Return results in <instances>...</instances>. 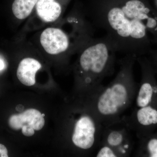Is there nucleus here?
Listing matches in <instances>:
<instances>
[{
	"mask_svg": "<svg viewBox=\"0 0 157 157\" xmlns=\"http://www.w3.org/2000/svg\"><path fill=\"white\" fill-rule=\"evenodd\" d=\"M9 127L13 130L22 129L23 135L31 137L35 134V131H40L45 125V119L42 113L35 109H26L21 113L13 114L9 117Z\"/></svg>",
	"mask_w": 157,
	"mask_h": 157,
	"instance_id": "7",
	"label": "nucleus"
},
{
	"mask_svg": "<svg viewBox=\"0 0 157 157\" xmlns=\"http://www.w3.org/2000/svg\"><path fill=\"white\" fill-rule=\"evenodd\" d=\"M117 52L105 36L92 39L82 49L76 72L78 82L89 98L103 86L104 78L114 73Z\"/></svg>",
	"mask_w": 157,
	"mask_h": 157,
	"instance_id": "3",
	"label": "nucleus"
},
{
	"mask_svg": "<svg viewBox=\"0 0 157 157\" xmlns=\"http://www.w3.org/2000/svg\"><path fill=\"white\" fill-rule=\"evenodd\" d=\"M121 121L137 139L146 137L157 130V106L135 107L130 115L123 116Z\"/></svg>",
	"mask_w": 157,
	"mask_h": 157,
	"instance_id": "5",
	"label": "nucleus"
},
{
	"mask_svg": "<svg viewBox=\"0 0 157 157\" xmlns=\"http://www.w3.org/2000/svg\"><path fill=\"white\" fill-rule=\"evenodd\" d=\"M5 67V64H4V61L0 59V71L3 70Z\"/></svg>",
	"mask_w": 157,
	"mask_h": 157,
	"instance_id": "16",
	"label": "nucleus"
},
{
	"mask_svg": "<svg viewBox=\"0 0 157 157\" xmlns=\"http://www.w3.org/2000/svg\"><path fill=\"white\" fill-rule=\"evenodd\" d=\"M149 57L147 58L155 74H157V50H151L149 52Z\"/></svg>",
	"mask_w": 157,
	"mask_h": 157,
	"instance_id": "14",
	"label": "nucleus"
},
{
	"mask_svg": "<svg viewBox=\"0 0 157 157\" xmlns=\"http://www.w3.org/2000/svg\"><path fill=\"white\" fill-rule=\"evenodd\" d=\"M136 61L140 66L141 78L135 99L136 107L157 106V81L154 70L146 57H137Z\"/></svg>",
	"mask_w": 157,
	"mask_h": 157,
	"instance_id": "4",
	"label": "nucleus"
},
{
	"mask_svg": "<svg viewBox=\"0 0 157 157\" xmlns=\"http://www.w3.org/2000/svg\"><path fill=\"white\" fill-rule=\"evenodd\" d=\"M41 63L36 59L26 58L20 62L17 70V76L20 82L26 86L36 83V74L41 69Z\"/></svg>",
	"mask_w": 157,
	"mask_h": 157,
	"instance_id": "9",
	"label": "nucleus"
},
{
	"mask_svg": "<svg viewBox=\"0 0 157 157\" xmlns=\"http://www.w3.org/2000/svg\"><path fill=\"white\" fill-rule=\"evenodd\" d=\"M91 15L117 52L143 56L157 43V12L141 0L101 3Z\"/></svg>",
	"mask_w": 157,
	"mask_h": 157,
	"instance_id": "1",
	"label": "nucleus"
},
{
	"mask_svg": "<svg viewBox=\"0 0 157 157\" xmlns=\"http://www.w3.org/2000/svg\"><path fill=\"white\" fill-rule=\"evenodd\" d=\"M40 42L47 53L56 55L65 52L70 48L69 36L60 29L49 28L42 32Z\"/></svg>",
	"mask_w": 157,
	"mask_h": 157,
	"instance_id": "8",
	"label": "nucleus"
},
{
	"mask_svg": "<svg viewBox=\"0 0 157 157\" xmlns=\"http://www.w3.org/2000/svg\"><path fill=\"white\" fill-rule=\"evenodd\" d=\"M39 0H14L12 4L13 14L17 19H25L31 14Z\"/></svg>",
	"mask_w": 157,
	"mask_h": 157,
	"instance_id": "12",
	"label": "nucleus"
},
{
	"mask_svg": "<svg viewBox=\"0 0 157 157\" xmlns=\"http://www.w3.org/2000/svg\"><path fill=\"white\" fill-rule=\"evenodd\" d=\"M96 157H117V153L113 149L104 142H101L96 150Z\"/></svg>",
	"mask_w": 157,
	"mask_h": 157,
	"instance_id": "13",
	"label": "nucleus"
},
{
	"mask_svg": "<svg viewBox=\"0 0 157 157\" xmlns=\"http://www.w3.org/2000/svg\"><path fill=\"white\" fill-rule=\"evenodd\" d=\"M137 57L126 55L118 62L119 70L114 79L89 98L88 109L104 127L121 121L122 114L135 101L138 87L134 67Z\"/></svg>",
	"mask_w": 157,
	"mask_h": 157,
	"instance_id": "2",
	"label": "nucleus"
},
{
	"mask_svg": "<svg viewBox=\"0 0 157 157\" xmlns=\"http://www.w3.org/2000/svg\"><path fill=\"white\" fill-rule=\"evenodd\" d=\"M138 140L135 156L157 157V130L148 136Z\"/></svg>",
	"mask_w": 157,
	"mask_h": 157,
	"instance_id": "11",
	"label": "nucleus"
},
{
	"mask_svg": "<svg viewBox=\"0 0 157 157\" xmlns=\"http://www.w3.org/2000/svg\"><path fill=\"white\" fill-rule=\"evenodd\" d=\"M45 114H43V113H42V116L43 117H44V116H45Z\"/></svg>",
	"mask_w": 157,
	"mask_h": 157,
	"instance_id": "17",
	"label": "nucleus"
},
{
	"mask_svg": "<svg viewBox=\"0 0 157 157\" xmlns=\"http://www.w3.org/2000/svg\"><path fill=\"white\" fill-rule=\"evenodd\" d=\"M132 133L121 121L110 126L104 127L101 141L113 149L119 157H129L135 145Z\"/></svg>",
	"mask_w": 157,
	"mask_h": 157,
	"instance_id": "6",
	"label": "nucleus"
},
{
	"mask_svg": "<svg viewBox=\"0 0 157 157\" xmlns=\"http://www.w3.org/2000/svg\"><path fill=\"white\" fill-rule=\"evenodd\" d=\"M36 11L39 17L45 22H53L59 17L62 12L60 5L55 0H39Z\"/></svg>",
	"mask_w": 157,
	"mask_h": 157,
	"instance_id": "10",
	"label": "nucleus"
},
{
	"mask_svg": "<svg viewBox=\"0 0 157 157\" xmlns=\"http://www.w3.org/2000/svg\"><path fill=\"white\" fill-rule=\"evenodd\" d=\"M8 151L5 145L0 144V157H8Z\"/></svg>",
	"mask_w": 157,
	"mask_h": 157,
	"instance_id": "15",
	"label": "nucleus"
}]
</instances>
